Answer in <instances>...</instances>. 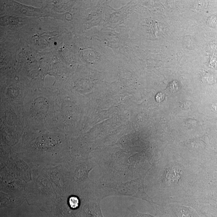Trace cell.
I'll return each mask as SVG.
<instances>
[{"label":"cell","mask_w":217,"mask_h":217,"mask_svg":"<svg viewBox=\"0 0 217 217\" xmlns=\"http://www.w3.org/2000/svg\"><path fill=\"white\" fill-rule=\"evenodd\" d=\"M40 99L37 100L34 103L33 105V113L34 117H37L38 118H43L46 116L48 111L47 104L46 102L44 103L43 105H40L41 102Z\"/></svg>","instance_id":"obj_1"},{"label":"cell","mask_w":217,"mask_h":217,"mask_svg":"<svg viewBox=\"0 0 217 217\" xmlns=\"http://www.w3.org/2000/svg\"><path fill=\"white\" fill-rule=\"evenodd\" d=\"M88 217H104L100 211V207L96 203H93L87 208Z\"/></svg>","instance_id":"obj_2"},{"label":"cell","mask_w":217,"mask_h":217,"mask_svg":"<svg viewBox=\"0 0 217 217\" xmlns=\"http://www.w3.org/2000/svg\"><path fill=\"white\" fill-rule=\"evenodd\" d=\"M90 170L85 166H80L77 168L75 171V177L78 181H83L88 177L89 171Z\"/></svg>","instance_id":"obj_3"},{"label":"cell","mask_w":217,"mask_h":217,"mask_svg":"<svg viewBox=\"0 0 217 217\" xmlns=\"http://www.w3.org/2000/svg\"><path fill=\"white\" fill-rule=\"evenodd\" d=\"M180 177L179 170L174 168H170L166 170V178L169 181H174L179 179Z\"/></svg>","instance_id":"obj_4"},{"label":"cell","mask_w":217,"mask_h":217,"mask_svg":"<svg viewBox=\"0 0 217 217\" xmlns=\"http://www.w3.org/2000/svg\"><path fill=\"white\" fill-rule=\"evenodd\" d=\"M169 90L172 93H175L179 90V86L178 83L176 81H174L170 83L169 85Z\"/></svg>","instance_id":"obj_5"},{"label":"cell","mask_w":217,"mask_h":217,"mask_svg":"<svg viewBox=\"0 0 217 217\" xmlns=\"http://www.w3.org/2000/svg\"><path fill=\"white\" fill-rule=\"evenodd\" d=\"M79 200L77 197L73 196L69 199V205L72 208H77L79 205Z\"/></svg>","instance_id":"obj_6"},{"label":"cell","mask_w":217,"mask_h":217,"mask_svg":"<svg viewBox=\"0 0 217 217\" xmlns=\"http://www.w3.org/2000/svg\"><path fill=\"white\" fill-rule=\"evenodd\" d=\"M190 102L189 101H184L181 104V107L184 110H187L189 109L190 106H191Z\"/></svg>","instance_id":"obj_7"},{"label":"cell","mask_w":217,"mask_h":217,"mask_svg":"<svg viewBox=\"0 0 217 217\" xmlns=\"http://www.w3.org/2000/svg\"><path fill=\"white\" fill-rule=\"evenodd\" d=\"M165 97V95L163 94L162 93H159L157 94L156 96V99L158 102H160L164 100Z\"/></svg>","instance_id":"obj_8"}]
</instances>
